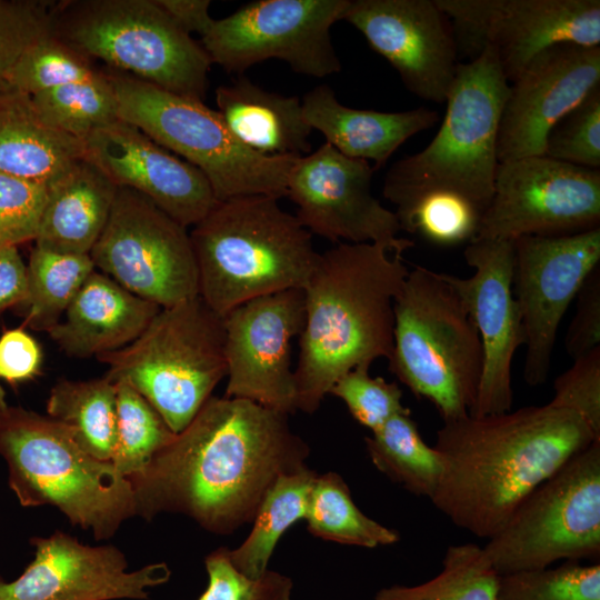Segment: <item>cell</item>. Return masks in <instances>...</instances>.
<instances>
[{
  "label": "cell",
  "mask_w": 600,
  "mask_h": 600,
  "mask_svg": "<svg viewBox=\"0 0 600 600\" xmlns=\"http://www.w3.org/2000/svg\"><path fill=\"white\" fill-rule=\"evenodd\" d=\"M288 417L211 396L142 472L128 478L137 516L181 513L216 534L252 522L277 478L307 467L310 448Z\"/></svg>",
  "instance_id": "obj_1"
},
{
  "label": "cell",
  "mask_w": 600,
  "mask_h": 600,
  "mask_svg": "<svg viewBox=\"0 0 600 600\" xmlns=\"http://www.w3.org/2000/svg\"><path fill=\"white\" fill-rule=\"evenodd\" d=\"M600 440L576 412L550 404L443 422L433 506L478 538L494 536L520 502L569 459Z\"/></svg>",
  "instance_id": "obj_2"
},
{
  "label": "cell",
  "mask_w": 600,
  "mask_h": 600,
  "mask_svg": "<svg viewBox=\"0 0 600 600\" xmlns=\"http://www.w3.org/2000/svg\"><path fill=\"white\" fill-rule=\"evenodd\" d=\"M408 273L402 257L376 243L339 242L319 254L302 289L297 410L313 413L341 376L389 359L394 301Z\"/></svg>",
  "instance_id": "obj_3"
},
{
  "label": "cell",
  "mask_w": 600,
  "mask_h": 600,
  "mask_svg": "<svg viewBox=\"0 0 600 600\" xmlns=\"http://www.w3.org/2000/svg\"><path fill=\"white\" fill-rule=\"evenodd\" d=\"M278 200L217 201L189 233L199 296L218 314L261 296L304 288L320 253L311 233Z\"/></svg>",
  "instance_id": "obj_4"
},
{
  "label": "cell",
  "mask_w": 600,
  "mask_h": 600,
  "mask_svg": "<svg viewBox=\"0 0 600 600\" xmlns=\"http://www.w3.org/2000/svg\"><path fill=\"white\" fill-rule=\"evenodd\" d=\"M0 454L23 507L53 506L96 539L112 537L137 516L132 484L111 461L87 453L61 422L21 408L0 418Z\"/></svg>",
  "instance_id": "obj_5"
},
{
  "label": "cell",
  "mask_w": 600,
  "mask_h": 600,
  "mask_svg": "<svg viewBox=\"0 0 600 600\" xmlns=\"http://www.w3.org/2000/svg\"><path fill=\"white\" fill-rule=\"evenodd\" d=\"M389 370L443 422L470 414L483 367L477 327L442 272L413 266L394 301Z\"/></svg>",
  "instance_id": "obj_6"
},
{
  "label": "cell",
  "mask_w": 600,
  "mask_h": 600,
  "mask_svg": "<svg viewBox=\"0 0 600 600\" xmlns=\"http://www.w3.org/2000/svg\"><path fill=\"white\" fill-rule=\"evenodd\" d=\"M509 82L491 48L459 63L444 119L432 141L388 170L383 196L397 204L416 196L457 193L483 211L493 194L497 138Z\"/></svg>",
  "instance_id": "obj_7"
},
{
  "label": "cell",
  "mask_w": 600,
  "mask_h": 600,
  "mask_svg": "<svg viewBox=\"0 0 600 600\" xmlns=\"http://www.w3.org/2000/svg\"><path fill=\"white\" fill-rule=\"evenodd\" d=\"M104 73L116 96L119 120L199 169L217 201L287 196L289 176L299 157L257 153L236 139L219 112L203 101L116 69Z\"/></svg>",
  "instance_id": "obj_8"
},
{
  "label": "cell",
  "mask_w": 600,
  "mask_h": 600,
  "mask_svg": "<svg viewBox=\"0 0 600 600\" xmlns=\"http://www.w3.org/2000/svg\"><path fill=\"white\" fill-rule=\"evenodd\" d=\"M52 33L90 60L176 94L206 97L210 58L157 0L61 1L52 6Z\"/></svg>",
  "instance_id": "obj_9"
},
{
  "label": "cell",
  "mask_w": 600,
  "mask_h": 600,
  "mask_svg": "<svg viewBox=\"0 0 600 600\" xmlns=\"http://www.w3.org/2000/svg\"><path fill=\"white\" fill-rule=\"evenodd\" d=\"M97 359L179 433L227 374L223 317L197 296L161 308L136 340Z\"/></svg>",
  "instance_id": "obj_10"
},
{
  "label": "cell",
  "mask_w": 600,
  "mask_h": 600,
  "mask_svg": "<svg viewBox=\"0 0 600 600\" xmlns=\"http://www.w3.org/2000/svg\"><path fill=\"white\" fill-rule=\"evenodd\" d=\"M483 550L499 574L600 557V440L528 494Z\"/></svg>",
  "instance_id": "obj_11"
},
{
  "label": "cell",
  "mask_w": 600,
  "mask_h": 600,
  "mask_svg": "<svg viewBox=\"0 0 600 600\" xmlns=\"http://www.w3.org/2000/svg\"><path fill=\"white\" fill-rule=\"evenodd\" d=\"M349 0H260L213 19L201 46L211 63L243 73L279 59L300 74L324 78L341 70L330 30L343 19Z\"/></svg>",
  "instance_id": "obj_12"
},
{
  "label": "cell",
  "mask_w": 600,
  "mask_h": 600,
  "mask_svg": "<svg viewBox=\"0 0 600 600\" xmlns=\"http://www.w3.org/2000/svg\"><path fill=\"white\" fill-rule=\"evenodd\" d=\"M89 256L96 270L161 308L199 296L187 228L132 189L118 187L106 227Z\"/></svg>",
  "instance_id": "obj_13"
},
{
  "label": "cell",
  "mask_w": 600,
  "mask_h": 600,
  "mask_svg": "<svg viewBox=\"0 0 600 600\" xmlns=\"http://www.w3.org/2000/svg\"><path fill=\"white\" fill-rule=\"evenodd\" d=\"M450 21L458 54L498 57L508 82L558 43H600L599 0H434Z\"/></svg>",
  "instance_id": "obj_14"
},
{
  "label": "cell",
  "mask_w": 600,
  "mask_h": 600,
  "mask_svg": "<svg viewBox=\"0 0 600 600\" xmlns=\"http://www.w3.org/2000/svg\"><path fill=\"white\" fill-rule=\"evenodd\" d=\"M599 221V170L530 156L498 164L476 239L570 234Z\"/></svg>",
  "instance_id": "obj_15"
},
{
  "label": "cell",
  "mask_w": 600,
  "mask_h": 600,
  "mask_svg": "<svg viewBox=\"0 0 600 600\" xmlns=\"http://www.w3.org/2000/svg\"><path fill=\"white\" fill-rule=\"evenodd\" d=\"M512 293L526 356L523 379L546 382L560 322L589 273L600 266V227L562 236L513 240Z\"/></svg>",
  "instance_id": "obj_16"
},
{
  "label": "cell",
  "mask_w": 600,
  "mask_h": 600,
  "mask_svg": "<svg viewBox=\"0 0 600 600\" xmlns=\"http://www.w3.org/2000/svg\"><path fill=\"white\" fill-rule=\"evenodd\" d=\"M374 171L368 161L349 158L327 142L299 157L287 186L297 219L310 233L332 242L376 243L402 257L414 242L398 237L394 212L372 196Z\"/></svg>",
  "instance_id": "obj_17"
},
{
  "label": "cell",
  "mask_w": 600,
  "mask_h": 600,
  "mask_svg": "<svg viewBox=\"0 0 600 600\" xmlns=\"http://www.w3.org/2000/svg\"><path fill=\"white\" fill-rule=\"evenodd\" d=\"M304 323V292L289 289L246 301L223 316L224 397L297 410L291 342Z\"/></svg>",
  "instance_id": "obj_18"
},
{
  "label": "cell",
  "mask_w": 600,
  "mask_h": 600,
  "mask_svg": "<svg viewBox=\"0 0 600 600\" xmlns=\"http://www.w3.org/2000/svg\"><path fill=\"white\" fill-rule=\"evenodd\" d=\"M342 20L362 33L411 93L446 102L460 62L450 21L434 0H349Z\"/></svg>",
  "instance_id": "obj_19"
},
{
  "label": "cell",
  "mask_w": 600,
  "mask_h": 600,
  "mask_svg": "<svg viewBox=\"0 0 600 600\" xmlns=\"http://www.w3.org/2000/svg\"><path fill=\"white\" fill-rule=\"evenodd\" d=\"M471 277L442 272L463 300L479 332L483 367L476 406L470 414L511 410V363L524 337L512 293L513 240L474 239L463 252Z\"/></svg>",
  "instance_id": "obj_20"
},
{
  "label": "cell",
  "mask_w": 600,
  "mask_h": 600,
  "mask_svg": "<svg viewBox=\"0 0 600 600\" xmlns=\"http://www.w3.org/2000/svg\"><path fill=\"white\" fill-rule=\"evenodd\" d=\"M36 552L11 582L0 578V600H146L148 589L170 579L167 563L128 571V561L111 544L91 547L57 531L32 538Z\"/></svg>",
  "instance_id": "obj_21"
},
{
  "label": "cell",
  "mask_w": 600,
  "mask_h": 600,
  "mask_svg": "<svg viewBox=\"0 0 600 600\" xmlns=\"http://www.w3.org/2000/svg\"><path fill=\"white\" fill-rule=\"evenodd\" d=\"M600 86V47L558 43L509 84L497 138L499 163L544 156L550 129Z\"/></svg>",
  "instance_id": "obj_22"
},
{
  "label": "cell",
  "mask_w": 600,
  "mask_h": 600,
  "mask_svg": "<svg viewBox=\"0 0 600 600\" xmlns=\"http://www.w3.org/2000/svg\"><path fill=\"white\" fill-rule=\"evenodd\" d=\"M82 146L83 158L117 187L143 194L186 228L198 223L217 202L199 169L122 120L94 130Z\"/></svg>",
  "instance_id": "obj_23"
},
{
  "label": "cell",
  "mask_w": 600,
  "mask_h": 600,
  "mask_svg": "<svg viewBox=\"0 0 600 600\" xmlns=\"http://www.w3.org/2000/svg\"><path fill=\"white\" fill-rule=\"evenodd\" d=\"M160 309L94 270L48 333L68 356L97 358L136 340Z\"/></svg>",
  "instance_id": "obj_24"
},
{
  "label": "cell",
  "mask_w": 600,
  "mask_h": 600,
  "mask_svg": "<svg viewBox=\"0 0 600 600\" xmlns=\"http://www.w3.org/2000/svg\"><path fill=\"white\" fill-rule=\"evenodd\" d=\"M302 114L313 130L340 153L382 168L412 136L432 128L437 111L420 107L400 112L354 109L343 106L327 84L314 87L301 101Z\"/></svg>",
  "instance_id": "obj_25"
},
{
  "label": "cell",
  "mask_w": 600,
  "mask_h": 600,
  "mask_svg": "<svg viewBox=\"0 0 600 600\" xmlns=\"http://www.w3.org/2000/svg\"><path fill=\"white\" fill-rule=\"evenodd\" d=\"M118 187L83 157L49 184L36 246L89 254L103 231Z\"/></svg>",
  "instance_id": "obj_26"
},
{
  "label": "cell",
  "mask_w": 600,
  "mask_h": 600,
  "mask_svg": "<svg viewBox=\"0 0 600 600\" xmlns=\"http://www.w3.org/2000/svg\"><path fill=\"white\" fill-rule=\"evenodd\" d=\"M218 112L243 146L268 157H302L311 151V127L298 97L262 89L240 76L216 89Z\"/></svg>",
  "instance_id": "obj_27"
},
{
  "label": "cell",
  "mask_w": 600,
  "mask_h": 600,
  "mask_svg": "<svg viewBox=\"0 0 600 600\" xmlns=\"http://www.w3.org/2000/svg\"><path fill=\"white\" fill-rule=\"evenodd\" d=\"M82 157V143L49 123L31 96L0 90L1 171L50 184Z\"/></svg>",
  "instance_id": "obj_28"
},
{
  "label": "cell",
  "mask_w": 600,
  "mask_h": 600,
  "mask_svg": "<svg viewBox=\"0 0 600 600\" xmlns=\"http://www.w3.org/2000/svg\"><path fill=\"white\" fill-rule=\"evenodd\" d=\"M48 416L67 426L78 444L101 461H111L117 443V388L108 377L60 380L47 401Z\"/></svg>",
  "instance_id": "obj_29"
},
{
  "label": "cell",
  "mask_w": 600,
  "mask_h": 600,
  "mask_svg": "<svg viewBox=\"0 0 600 600\" xmlns=\"http://www.w3.org/2000/svg\"><path fill=\"white\" fill-rule=\"evenodd\" d=\"M317 472L308 467L277 478L266 493L246 540L229 550L234 568L248 578H259L268 570L269 560L283 533L304 519Z\"/></svg>",
  "instance_id": "obj_30"
},
{
  "label": "cell",
  "mask_w": 600,
  "mask_h": 600,
  "mask_svg": "<svg viewBox=\"0 0 600 600\" xmlns=\"http://www.w3.org/2000/svg\"><path fill=\"white\" fill-rule=\"evenodd\" d=\"M373 466L394 483L417 497L431 500L442 473L433 446L422 439L411 411L396 414L364 438Z\"/></svg>",
  "instance_id": "obj_31"
},
{
  "label": "cell",
  "mask_w": 600,
  "mask_h": 600,
  "mask_svg": "<svg viewBox=\"0 0 600 600\" xmlns=\"http://www.w3.org/2000/svg\"><path fill=\"white\" fill-rule=\"evenodd\" d=\"M304 520L314 537L346 546L373 549L394 544L400 539L397 530L363 513L343 478L332 471L317 474Z\"/></svg>",
  "instance_id": "obj_32"
},
{
  "label": "cell",
  "mask_w": 600,
  "mask_h": 600,
  "mask_svg": "<svg viewBox=\"0 0 600 600\" xmlns=\"http://www.w3.org/2000/svg\"><path fill=\"white\" fill-rule=\"evenodd\" d=\"M499 573L477 543L447 548L441 571L416 586L381 588L372 600H496Z\"/></svg>",
  "instance_id": "obj_33"
},
{
  "label": "cell",
  "mask_w": 600,
  "mask_h": 600,
  "mask_svg": "<svg viewBox=\"0 0 600 600\" xmlns=\"http://www.w3.org/2000/svg\"><path fill=\"white\" fill-rule=\"evenodd\" d=\"M89 254H68L34 246L29 263L24 323L49 331L63 317L72 299L94 271Z\"/></svg>",
  "instance_id": "obj_34"
},
{
  "label": "cell",
  "mask_w": 600,
  "mask_h": 600,
  "mask_svg": "<svg viewBox=\"0 0 600 600\" xmlns=\"http://www.w3.org/2000/svg\"><path fill=\"white\" fill-rule=\"evenodd\" d=\"M42 117L61 132L81 143L94 130L118 118L112 86L103 71L32 96Z\"/></svg>",
  "instance_id": "obj_35"
},
{
  "label": "cell",
  "mask_w": 600,
  "mask_h": 600,
  "mask_svg": "<svg viewBox=\"0 0 600 600\" xmlns=\"http://www.w3.org/2000/svg\"><path fill=\"white\" fill-rule=\"evenodd\" d=\"M117 443L112 464L123 478L142 472L174 438L162 417L129 382L116 381Z\"/></svg>",
  "instance_id": "obj_36"
},
{
  "label": "cell",
  "mask_w": 600,
  "mask_h": 600,
  "mask_svg": "<svg viewBox=\"0 0 600 600\" xmlns=\"http://www.w3.org/2000/svg\"><path fill=\"white\" fill-rule=\"evenodd\" d=\"M394 206L401 230L442 247L474 240L484 212L470 200L446 191L422 193Z\"/></svg>",
  "instance_id": "obj_37"
},
{
  "label": "cell",
  "mask_w": 600,
  "mask_h": 600,
  "mask_svg": "<svg viewBox=\"0 0 600 600\" xmlns=\"http://www.w3.org/2000/svg\"><path fill=\"white\" fill-rule=\"evenodd\" d=\"M97 71L90 59L51 32L21 54L6 78V89L32 97L84 80Z\"/></svg>",
  "instance_id": "obj_38"
},
{
  "label": "cell",
  "mask_w": 600,
  "mask_h": 600,
  "mask_svg": "<svg viewBox=\"0 0 600 600\" xmlns=\"http://www.w3.org/2000/svg\"><path fill=\"white\" fill-rule=\"evenodd\" d=\"M496 600H600V563L570 560L500 574Z\"/></svg>",
  "instance_id": "obj_39"
},
{
  "label": "cell",
  "mask_w": 600,
  "mask_h": 600,
  "mask_svg": "<svg viewBox=\"0 0 600 600\" xmlns=\"http://www.w3.org/2000/svg\"><path fill=\"white\" fill-rule=\"evenodd\" d=\"M544 156L573 166L600 168V86L548 132Z\"/></svg>",
  "instance_id": "obj_40"
},
{
  "label": "cell",
  "mask_w": 600,
  "mask_h": 600,
  "mask_svg": "<svg viewBox=\"0 0 600 600\" xmlns=\"http://www.w3.org/2000/svg\"><path fill=\"white\" fill-rule=\"evenodd\" d=\"M370 366H358L341 376L330 394L341 399L352 418L371 432L396 414L410 409L402 404V390L396 382L369 374Z\"/></svg>",
  "instance_id": "obj_41"
},
{
  "label": "cell",
  "mask_w": 600,
  "mask_h": 600,
  "mask_svg": "<svg viewBox=\"0 0 600 600\" xmlns=\"http://www.w3.org/2000/svg\"><path fill=\"white\" fill-rule=\"evenodd\" d=\"M204 564L208 586L197 600H292L291 578L269 569L248 578L234 568L227 548L210 552Z\"/></svg>",
  "instance_id": "obj_42"
},
{
  "label": "cell",
  "mask_w": 600,
  "mask_h": 600,
  "mask_svg": "<svg viewBox=\"0 0 600 600\" xmlns=\"http://www.w3.org/2000/svg\"><path fill=\"white\" fill-rule=\"evenodd\" d=\"M49 184L0 170V247L34 240Z\"/></svg>",
  "instance_id": "obj_43"
},
{
  "label": "cell",
  "mask_w": 600,
  "mask_h": 600,
  "mask_svg": "<svg viewBox=\"0 0 600 600\" xmlns=\"http://www.w3.org/2000/svg\"><path fill=\"white\" fill-rule=\"evenodd\" d=\"M52 2L0 0V90L6 78L34 42L52 32Z\"/></svg>",
  "instance_id": "obj_44"
},
{
  "label": "cell",
  "mask_w": 600,
  "mask_h": 600,
  "mask_svg": "<svg viewBox=\"0 0 600 600\" xmlns=\"http://www.w3.org/2000/svg\"><path fill=\"white\" fill-rule=\"evenodd\" d=\"M552 406L576 412L600 438V347L574 359L553 382Z\"/></svg>",
  "instance_id": "obj_45"
},
{
  "label": "cell",
  "mask_w": 600,
  "mask_h": 600,
  "mask_svg": "<svg viewBox=\"0 0 600 600\" xmlns=\"http://www.w3.org/2000/svg\"><path fill=\"white\" fill-rule=\"evenodd\" d=\"M576 299L564 338L566 351L573 360L600 347V266L586 278Z\"/></svg>",
  "instance_id": "obj_46"
},
{
  "label": "cell",
  "mask_w": 600,
  "mask_h": 600,
  "mask_svg": "<svg viewBox=\"0 0 600 600\" xmlns=\"http://www.w3.org/2000/svg\"><path fill=\"white\" fill-rule=\"evenodd\" d=\"M42 352L23 328L4 331L0 337V378L20 382L33 378L40 370Z\"/></svg>",
  "instance_id": "obj_47"
},
{
  "label": "cell",
  "mask_w": 600,
  "mask_h": 600,
  "mask_svg": "<svg viewBox=\"0 0 600 600\" xmlns=\"http://www.w3.org/2000/svg\"><path fill=\"white\" fill-rule=\"evenodd\" d=\"M28 294L27 266L16 246L0 247V314L26 301Z\"/></svg>",
  "instance_id": "obj_48"
},
{
  "label": "cell",
  "mask_w": 600,
  "mask_h": 600,
  "mask_svg": "<svg viewBox=\"0 0 600 600\" xmlns=\"http://www.w3.org/2000/svg\"><path fill=\"white\" fill-rule=\"evenodd\" d=\"M161 8L189 34L200 37L208 29L213 18L209 14V0H157Z\"/></svg>",
  "instance_id": "obj_49"
},
{
  "label": "cell",
  "mask_w": 600,
  "mask_h": 600,
  "mask_svg": "<svg viewBox=\"0 0 600 600\" xmlns=\"http://www.w3.org/2000/svg\"><path fill=\"white\" fill-rule=\"evenodd\" d=\"M8 406H7V402H6V392L2 388V386L0 384V408L1 409H6Z\"/></svg>",
  "instance_id": "obj_50"
},
{
  "label": "cell",
  "mask_w": 600,
  "mask_h": 600,
  "mask_svg": "<svg viewBox=\"0 0 600 600\" xmlns=\"http://www.w3.org/2000/svg\"><path fill=\"white\" fill-rule=\"evenodd\" d=\"M7 408H8V407H7ZM7 408H6V409H7ZM6 409H1V408H0V418L2 417V413H3V411H4Z\"/></svg>",
  "instance_id": "obj_51"
}]
</instances>
